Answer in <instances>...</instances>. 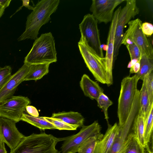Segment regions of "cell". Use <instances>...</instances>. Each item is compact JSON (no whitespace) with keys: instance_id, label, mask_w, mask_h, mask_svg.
Masks as SVG:
<instances>
[{"instance_id":"cell-1","label":"cell","mask_w":153,"mask_h":153,"mask_svg":"<svg viewBox=\"0 0 153 153\" xmlns=\"http://www.w3.org/2000/svg\"><path fill=\"white\" fill-rule=\"evenodd\" d=\"M59 2V0L39 1L27 16L25 30L18 41L28 39L35 40L37 38L40 28L51 20V16L56 11Z\"/></svg>"},{"instance_id":"cell-2","label":"cell","mask_w":153,"mask_h":153,"mask_svg":"<svg viewBox=\"0 0 153 153\" xmlns=\"http://www.w3.org/2000/svg\"><path fill=\"white\" fill-rule=\"evenodd\" d=\"M54 38L51 32L43 33L35 40L30 51L25 57L24 63L50 64L57 61Z\"/></svg>"},{"instance_id":"cell-3","label":"cell","mask_w":153,"mask_h":153,"mask_svg":"<svg viewBox=\"0 0 153 153\" xmlns=\"http://www.w3.org/2000/svg\"><path fill=\"white\" fill-rule=\"evenodd\" d=\"M62 138L45 132L33 133L24 139L10 153H60L56 148Z\"/></svg>"},{"instance_id":"cell-4","label":"cell","mask_w":153,"mask_h":153,"mask_svg":"<svg viewBox=\"0 0 153 153\" xmlns=\"http://www.w3.org/2000/svg\"><path fill=\"white\" fill-rule=\"evenodd\" d=\"M139 80L135 74L132 76H128L124 78L121 81L117 111L119 126L124 124L128 117L138 90Z\"/></svg>"},{"instance_id":"cell-5","label":"cell","mask_w":153,"mask_h":153,"mask_svg":"<svg viewBox=\"0 0 153 153\" xmlns=\"http://www.w3.org/2000/svg\"><path fill=\"white\" fill-rule=\"evenodd\" d=\"M80 53L87 67L95 79L109 85L105 68V59L99 56L87 44L85 39L81 36L78 42Z\"/></svg>"},{"instance_id":"cell-6","label":"cell","mask_w":153,"mask_h":153,"mask_svg":"<svg viewBox=\"0 0 153 153\" xmlns=\"http://www.w3.org/2000/svg\"><path fill=\"white\" fill-rule=\"evenodd\" d=\"M142 22L139 18L131 20L128 28L124 33L121 44L126 46L134 43L138 48L141 55L153 58V48L149 39L142 30Z\"/></svg>"},{"instance_id":"cell-7","label":"cell","mask_w":153,"mask_h":153,"mask_svg":"<svg viewBox=\"0 0 153 153\" xmlns=\"http://www.w3.org/2000/svg\"><path fill=\"white\" fill-rule=\"evenodd\" d=\"M98 23L92 14L88 13L84 16L79 25V29L81 36L85 39L88 46L99 56L103 58Z\"/></svg>"},{"instance_id":"cell-8","label":"cell","mask_w":153,"mask_h":153,"mask_svg":"<svg viewBox=\"0 0 153 153\" xmlns=\"http://www.w3.org/2000/svg\"><path fill=\"white\" fill-rule=\"evenodd\" d=\"M125 5L121 9L119 14L114 38L113 62L118 55L124 36V29L126 25L138 14L139 8L135 0H126Z\"/></svg>"},{"instance_id":"cell-9","label":"cell","mask_w":153,"mask_h":153,"mask_svg":"<svg viewBox=\"0 0 153 153\" xmlns=\"http://www.w3.org/2000/svg\"><path fill=\"white\" fill-rule=\"evenodd\" d=\"M101 127L97 121L91 125L83 126L76 134L62 139L61 153H76L79 147L88 138L100 132Z\"/></svg>"},{"instance_id":"cell-10","label":"cell","mask_w":153,"mask_h":153,"mask_svg":"<svg viewBox=\"0 0 153 153\" xmlns=\"http://www.w3.org/2000/svg\"><path fill=\"white\" fill-rule=\"evenodd\" d=\"M30 103L27 97L13 96L0 103V117L17 123L21 120L26 107Z\"/></svg>"},{"instance_id":"cell-11","label":"cell","mask_w":153,"mask_h":153,"mask_svg":"<svg viewBox=\"0 0 153 153\" xmlns=\"http://www.w3.org/2000/svg\"><path fill=\"white\" fill-rule=\"evenodd\" d=\"M124 0H93L90 10L98 23L111 22L115 8Z\"/></svg>"},{"instance_id":"cell-12","label":"cell","mask_w":153,"mask_h":153,"mask_svg":"<svg viewBox=\"0 0 153 153\" xmlns=\"http://www.w3.org/2000/svg\"><path fill=\"white\" fill-rule=\"evenodd\" d=\"M16 123L12 120L0 117V139L11 150L16 148L25 137L17 129Z\"/></svg>"},{"instance_id":"cell-13","label":"cell","mask_w":153,"mask_h":153,"mask_svg":"<svg viewBox=\"0 0 153 153\" xmlns=\"http://www.w3.org/2000/svg\"><path fill=\"white\" fill-rule=\"evenodd\" d=\"M121 9V6H120L114 13L107 39V48L105 58L106 74L109 82L108 86L112 85L113 83L112 69L115 32L119 14Z\"/></svg>"},{"instance_id":"cell-14","label":"cell","mask_w":153,"mask_h":153,"mask_svg":"<svg viewBox=\"0 0 153 153\" xmlns=\"http://www.w3.org/2000/svg\"><path fill=\"white\" fill-rule=\"evenodd\" d=\"M138 110L137 105H133L126 122L123 126H119V132L115 138L109 153H123L126 140Z\"/></svg>"},{"instance_id":"cell-15","label":"cell","mask_w":153,"mask_h":153,"mask_svg":"<svg viewBox=\"0 0 153 153\" xmlns=\"http://www.w3.org/2000/svg\"><path fill=\"white\" fill-rule=\"evenodd\" d=\"M29 66L24 64L0 89V103L13 96L19 85L24 81L27 74Z\"/></svg>"},{"instance_id":"cell-16","label":"cell","mask_w":153,"mask_h":153,"mask_svg":"<svg viewBox=\"0 0 153 153\" xmlns=\"http://www.w3.org/2000/svg\"><path fill=\"white\" fill-rule=\"evenodd\" d=\"M106 132L103 137L97 143L93 153H109L114 140L119 131L118 124L112 126L108 122Z\"/></svg>"},{"instance_id":"cell-17","label":"cell","mask_w":153,"mask_h":153,"mask_svg":"<svg viewBox=\"0 0 153 153\" xmlns=\"http://www.w3.org/2000/svg\"><path fill=\"white\" fill-rule=\"evenodd\" d=\"M80 87L84 95L92 100H97L100 95L103 93L104 90L97 82L84 74L80 81Z\"/></svg>"},{"instance_id":"cell-18","label":"cell","mask_w":153,"mask_h":153,"mask_svg":"<svg viewBox=\"0 0 153 153\" xmlns=\"http://www.w3.org/2000/svg\"><path fill=\"white\" fill-rule=\"evenodd\" d=\"M51 117L59 119L69 124L82 127L83 126L84 118L77 112L62 111L53 113Z\"/></svg>"},{"instance_id":"cell-19","label":"cell","mask_w":153,"mask_h":153,"mask_svg":"<svg viewBox=\"0 0 153 153\" xmlns=\"http://www.w3.org/2000/svg\"><path fill=\"white\" fill-rule=\"evenodd\" d=\"M153 103H151L145 82L143 81L141 88L140 90L139 107L138 113L142 115L144 117L145 122L147 119Z\"/></svg>"},{"instance_id":"cell-20","label":"cell","mask_w":153,"mask_h":153,"mask_svg":"<svg viewBox=\"0 0 153 153\" xmlns=\"http://www.w3.org/2000/svg\"><path fill=\"white\" fill-rule=\"evenodd\" d=\"M133 123L132 133L140 144L146 149V144L144 137L145 120L144 116L137 113Z\"/></svg>"},{"instance_id":"cell-21","label":"cell","mask_w":153,"mask_h":153,"mask_svg":"<svg viewBox=\"0 0 153 153\" xmlns=\"http://www.w3.org/2000/svg\"><path fill=\"white\" fill-rule=\"evenodd\" d=\"M50 64H32L29 65L28 72L24 78V81L37 80L47 74L49 71Z\"/></svg>"},{"instance_id":"cell-22","label":"cell","mask_w":153,"mask_h":153,"mask_svg":"<svg viewBox=\"0 0 153 153\" xmlns=\"http://www.w3.org/2000/svg\"><path fill=\"white\" fill-rule=\"evenodd\" d=\"M21 120L26 122L42 130L56 129L54 126L42 117H33L28 114L24 113Z\"/></svg>"},{"instance_id":"cell-23","label":"cell","mask_w":153,"mask_h":153,"mask_svg":"<svg viewBox=\"0 0 153 153\" xmlns=\"http://www.w3.org/2000/svg\"><path fill=\"white\" fill-rule=\"evenodd\" d=\"M153 107L145 122L144 137L146 149L149 153H153Z\"/></svg>"},{"instance_id":"cell-24","label":"cell","mask_w":153,"mask_h":153,"mask_svg":"<svg viewBox=\"0 0 153 153\" xmlns=\"http://www.w3.org/2000/svg\"><path fill=\"white\" fill-rule=\"evenodd\" d=\"M123 153H146V151L131 132L127 136Z\"/></svg>"},{"instance_id":"cell-25","label":"cell","mask_w":153,"mask_h":153,"mask_svg":"<svg viewBox=\"0 0 153 153\" xmlns=\"http://www.w3.org/2000/svg\"><path fill=\"white\" fill-rule=\"evenodd\" d=\"M103 135L100 132L91 136L86 140L79 147L78 153H93L97 143Z\"/></svg>"},{"instance_id":"cell-26","label":"cell","mask_w":153,"mask_h":153,"mask_svg":"<svg viewBox=\"0 0 153 153\" xmlns=\"http://www.w3.org/2000/svg\"><path fill=\"white\" fill-rule=\"evenodd\" d=\"M140 68L135 74L139 79L143 80L145 76L153 71V58L142 55L140 59Z\"/></svg>"},{"instance_id":"cell-27","label":"cell","mask_w":153,"mask_h":153,"mask_svg":"<svg viewBox=\"0 0 153 153\" xmlns=\"http://www.w3.org/2000/svg\"><path fill=\"white\" fill-rule=\"evenodd\" d=\"M44 118L59 130H76L79 127L77 126L68 124L61 120L51 117H43Z\"/></svg>"},{"instance_id":"cell-28","label":"cell","mask_w":153,"mask_h":153,"mask_svg":"<svg viewBox=\"0 0 153 153\" xmlns=\"http://www.w3.org/2000/svg\"><path fill=\"white\" fill-rule=\"evenodd\" d=\"M97 106L103 112L105 118L107 120L109 118L108 114V109L113 103L108 97L104 93L101 94L97 100Z\"/></svg>"},{"instance_id":"cell-29","label":"cell","mask_w":153,"mask_h":153,"mask_svg":"<svg viewBox=\"0 0 153 153\" xmlns=\"http://www.w3.org/2000/svg\"><path fill=\"white\" fill-rule=\"evenodd\" d=\"M12 68L10 66L0 67V89L11 77Z\"/></svg>"},{"instance_id":"cell-30","label":"cell","mask_w":153,"mask_h":153,"mask_svg":"<svg viewBox=\"0 0 153 153\" xmlns=\"http://www.w3.org/2000/svg\"><path fill=\"white\" fill-rule=\"evenodd\" d=\"M143 81L145 82L150 102L153 103V71L147 74Z\"/></svg>"},{"instance_id":"cell-31","label":"cell","mask_w":153,"mask_h":153,"mask_svg":"<svg viewBox=\"0 0 153 153\" xmlns=\"http://www.w3.org/2000/svg\"><path fill=\"white\" fill-rule=\"evenodd\" d=\"M130 54L131 61L139 60L141 56L140 51L135 44L134 43L126 46Z\"/></svg>"},{"instance_id":"cell-32","label":"cell","mask_w":153,"mask_h":153,"mask_svg":"<svg viewBox=\"0 0 153 153\" xmlns=\"http://www.w3.org/2000/svg\"><path fill=\"white\" fill-rule=\"evenodd\" d=\"M142 30L143 33L146 37L150 36L153 33V25L152 23L148 22L142 23Z\"/></svg>"},{"instance_id":"cell-33","label":"cell","mask_w":153,"mask_h":153,"mask_svg":"<svg viewBox=\"0 0 153 153\" xmlns=\"http://www.w3.org/2000/svg\"><path fill=\"white\" fill-rule=\"evenodd\" d=\"M25 110L28 114L33 117H37L39 116V113L37 109L32 105H28L26 107Z\"/></svg>"},{"instance_id":"cell-34","label":"cell","mask_w":153,"mask_h":153,"mask_svg":"<svg viewBox=\"0 0 153 153\" xmlns=\"http://www.w3.org/2000/svg\"><path fill=\"white\" fill-rule=\"evenodd\" d=\"M140 68V60L137 61L130 68V74H136L139 71Z\"/></svg>"},{"instance_id":"cell-35","label":"cell","mask_w":153,"mask_h":153,"mask_svg":"<svg viewBox=\"0 0 153 153\" xmlns=\"http://www.w3.org/2000/svg\"><path fill=\"white\" fill-rule=\"evenodd\" d=\"M22 1L23 2L22 6L20 7L19 9L16 11V13L21 9L22 7L23 6L25 7L29 10H33L34 9V7L32 6L29 4L30 1L29 0H22Z\"/></svg>"},{"instance_id":"cell-36","label":"cell","mask_w":153,"mask_h":153,"mask_svg":"<svg viewBox=\"0 0 153 153\" xmlns=\"http://www.w3.org/2000/svg\"><path fill=\"white\" fill-rule=\"evenodd\" d=\"M11 0H0V6L6 8L10 4Z\"/></svg>"},{"instance_id":"cell-37","label":"cell","mask_w":153,"mask_h":153,"mask_svg":"<svg viewBox=\"0 0 153 153\" xmlns=\"http://www.w3.org/2000/svg\"><path fill=\"white\" fill-rule=\"evenodd\" d=\"M0 153H7L4 143L0 139Z\"/></svg>"},{"instance_id":"cell-38","label":"cell","mask_w":153,"mask_h":153,"mask_svg":"<svg viewBox=\"0 0 153 153\" xmlns=\"http://www.w3.org/2000/svg\"><path fill=\"white\" fill-rule=\"evenodd\" d=\"M5 9L4 7L0 6V18L3 14Z\"/></svg>"},{"instance_id":"cell-39","label":"cell","mask_w":153,"mask_h":153,"mask_svg":"<svg viewBox=\"0 0 153 153\" xmlns=\"http://www.w3.org/2000/svg\"><path fill=\"white\" fill-rule=\"evenodd\" d=\"M72 153L71 152H69V153Z\"/></svg>"}]
</instances>
